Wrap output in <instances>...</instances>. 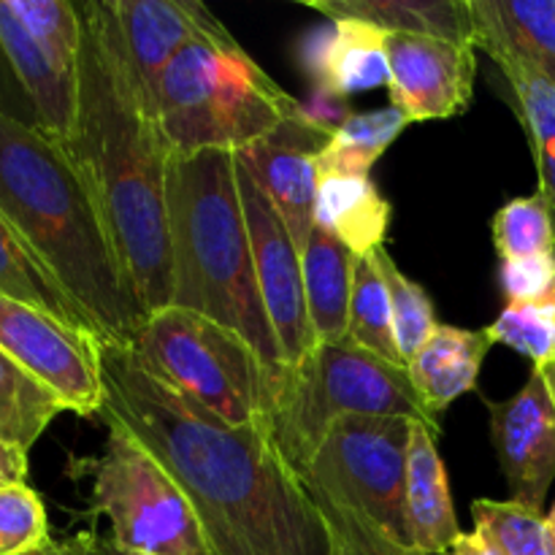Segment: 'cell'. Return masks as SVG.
<instances>
[{
	"label": "cell",
	"mask_w": 555,
	"mask_h": 555,
	"mask_svg": "<svg viewBox=\"0 0 555 555\" xmlns=\"http://www.w3.org/2000/svg\"><path fill=\"white\" fill-rule=\"evenodd\" d=\"M103 412L122 423L193 504L211 555H334L318 502L269 421L228 426L155 377L133 347L101 345Z\"/></svg>",
	"instance_id": "1"
},
{
	"label": "cell",
	"mask_w": 555,
	"mask_h": 555,
	"mask_svg": "<svg viewBox=\"0 0 555 555\" xmlns=\"http://www.w3.org/2000/svg\"><path fill=\"white\" fill-rule=\"evenodd\" d=\"M81 11L79 103L60 144L79 168L144 314L171 307L166 171L171 150L141 95L108 0Z\"/></svg>",
	"instance_id": "2"
},
{
	"label": "cell",
	"mask_w": 555,
	"mask_h": 555,
	"mask_svg": "<svg viewBox=\"0 0 555 555\" xmlns=\"http://www.w3.org/2000/svg\"><path fill=\"white\" fill-rule=\"evenodd\" d=\"M0 215L101 345H133L146 314L90 188L57 139L0 108Z\"/></svg>",
	"instance_id": "3"
},
{
	"label": "cell",
	"mask_w": 555,
	"mask_h": 555,
	"mask_svg": "<svg viewBox=\"0 0 555 555\" xmlns=\"http://www.w3.org/2000/svg\"><path fill=\"white\" fill-rule=\"evenodd\" d=\"M166 217L171 307L236 331L269 372L285 366L255 280L236 155L220 150L171 155Z\"/></svg>",
	"instance_id": "4"
},
{
	"label": "cell",
	"mask_w": 555,
	"mask_h": 555,
	"mask_svg": "<svg viewBox=\"0 0 555 555\" xmlns=\"http://www.w3.org/2000/svg\"><path fill=\"white\" fill-rule=\"evenodd\" d=\"M301 108L231 33L182 49L157 87V122L171 155H236Z\"/></svg>",
	"instance_id": "5"
},
{
	"label": "cell",
	"mask_w": 555,
	"mask_h": 555,
	"mask_svg": "<svg viewBox=\"0 0 555 555\" xmlns=\"http://www.w3.org/2000/svg\"><path fill=\"white\" fill-rule=\"evenodd\" d=\"M345 415H404L442 431L406 366L372 356L347 336L318 341L298 363L271 372V439L296 472L307 469L331 423Z\"/></svg>",
	"instance_id": "6"
},
{
	"label": "cell",
	"mask_w": 555,
	"mask_h": 555,
	"mask_svg": "<svg viewBox=\"0 0 555 555\" xmlns=\"http://www.w3.org/2000/svg\"><path fill=\"white\" fill-rule=\"evenodd\" d=\"M130 347L160 383L217 421H269L271 372L236 331L190 309L166 307L146 318Z\"/></svg>",
	"instance_id": "7"
},
{
	"label": "cell",
	"mask_w": 555,
	"mask_h": 555,
	"mask_svg": "<svg viewBox=\"0 0 555 555\" xmlns=\"http://www.w3.org/2000/svg\"><path fill=\"white\" fill-rule=\"evenodd\" d=\"M108 426L92 466V507L112 526V540L139 555H211L193 504L166 466L122 426Z\"/></svg>",
	"instance_id": "8"
},
{
	"label": "cell",
	"mask_w": 555,
	"mask_h": 555,
	"mask_svg": "<svg viewBox=\"0 0 555 555\" xmlns=\"http://www.w3.org/2000/svg\"><path fill=\"white\" fill-rule=\"evenodd\" d=\"M415 423L404 415L339 417L298 477L410 545L404 491Z\"/></svg>",
	"instance_id": "9"
},
{
	"label": "cell",
	"mask_w": 555,
	"mask_h": 555,
	"mask_svg": "<svg viewBox=\"0 0 555 555\" xmlns=\"http://www.w3.org/2000/svg\"><path fill=\"white\" fill-rule=\"evenodd\" d=\"M81 11L68 0H0V49L36 112V128L65 141L79 103Z\"/></svg>",
	"instance_id": "10"
},
{
	"label": "cell",
	"mask_w": 555,
	"mask_h": 555,
	"mask_svg": "<svg viewBox=\"0 0 555 555\" xmlns=\"http://www.w3.org/2000/svg\"><path fill=\"white\" fill-rule=\"evenodd\" d=\"M0 350L81 417L103 412L101 341L54 314L0 293Z\"/></svg>",
	"instance_id": "11"
},
{
	"label": "cell",
	"mask_w": 555,
	"mask_h": 555,
	"mask_svg": "<svg viewBox=\"0 0 555 555\" xmlns=\"http://www.w3.org/2000/svg\"><path fill=\"white\" fill-rule=\"evenodd\" d=\"M236 182L244 204V220H247L260 301L280 345L282 363L293 366L318 345L309 320L307 291H304L301 247L291 236L285 220L263 188L238 166V160Z\"/></svg>",
	"instance_id": "12"
},
{
	"label": "cell",
	"mask_w": 555,
	"mask_h": 555,
	"mask_svg": "<svg viewBox=\"0 0 555 555\" xmlns=\"http://www.w3.org/2000/svg\"><path fill=\"white\" fill-rule=\"evenodd\" d=\"M390 106L406 122L459 117L475 95L477 47L434 36H388Z\"/></svg>",
	"instance_id": "13"
},
{
	"label": "cell",
	"mask_w": 555,
	"mask_h": 555,
	"mask_svg": "<svg viewBox=\"0 0 555 555\" xmlns=\"http://www.w3.org/2000/svg\"><path fill=\"white\" fill-rule=\"evenodd\" d=\"M331 135V125L301 108L269 135L236 152L238 166L263 188L301 249L314 228L318 157L328 146Z\"/></svg>",
	"instance_id": "14"
},
{
	"label": "cell",
	"mask_w": 555,
	"mask_h": 555,
	"mask_svg": "<svg viewBox=\"0 0 555 555\" xmlns=\"http://www.w3.org/2000/svg\"><path fill=\"white\" fill-rule=\"evenodd\" d=\"M491 442L513 502L542 509L555 480V396L551 377L531 369L507 401H488Z\"/></svg>",
	"instance_id": "15"
},
{
	"label": "cell",
	"mask_w": 555,
	"mask_h": 555,
	"mask_svg": "<svg viewBox=\"0 0 555 555\" xmlns=\"http://www.w3.org/2000/svg\"><path fill=\"white\" fill-rule=\"evenodd\" d=\"M130 74L157 114V87L193 41L225 36V25L198 0H108Z\"/></svg>",
	"instance_id": "16"
},
{
	"label": "cell",
	"mask_w": 555,
	"mask_h": 555,
	"mask_svg": "<svg viewBox=\"0 0 555 555\" xmlns=\"http://www.w3.org/2000/svg\"><path fill=\"white\" fill-rule=\"evenodd\" d=\"M309 76L323 95L350 98L390 85L388 33L358 20L331 22L304 54Z\"/></svg>",
	"instance_id": "17"
},
{
	"label": "cell",
	"mask_w": 555,
	"mask_h": 555,
	"mask_svg": "<svg viewBox=\"0 0 555 555\" xmlns=\"http://www.w3.org/2000/svg\"><path fill=\"white\" fill-rule=\"evenodd\" d=\"M439 434L426 423H415L406 459L404 513L410 545L426 553H444L464 531L453 507L448 472L437 450Z\"/></svg>",
	"instance_id": "18"
},
{
	"label": "cell",
	"mask_w": 555,
	"mask_h": 555,
	"mask_svg": "<svg viewBox=\"0 0 555 555\" xmlns=\"http://www.w3.org/2000/svg\"><path fill=\"white\" fill-rule=\"evenodd\" d=\"M493 345L496 341L488 325L480 331H466L439 323L431 339L417 350L406 372L434 421L439 423L453 401L477 388L482 361Z\"/></svg>",
	"instance_id": "19"
},
{
	"label": "cell",
	"mask_w": 555,
	"mask_h": 555,
	"mask_svg": "<svg viewBox=\"0 0 555 555\" xmlns=\"http://www.w3.org/2000/svg\"><path fill=\"white\" fill-rule=\"evenodd\" d=\"M475 47L555 79V0H469Z\"/></svg>",
	"instance_id": "20"
},
{
	"label": "cell",
	"mask_w": 555,
	"mask_h": 555,
	"mask_svg": "<svg viewBox=\"0 0 555 555\" xmlns=\"http://www.w3.org/2000/svg\"><path fill=\"white\" fill-rule=\"evenodd\" d=\"M325 20H358L388 36H434L475 43L469 0H309Z\"/></svg>",
	"instance_id": "21"
},
{
	"label": "cell",
	"mask_w": 555,
	"mask_h": 555,
	"mask_svg": "<svg viewBox=\"0 0 555 555\" xmlns=\"http://www.w3.org/2000/svg\"><path fill=\"white\" fill-rule=\"evenodd\" d=\"M393 206L369 177L318 173L314 225L334 233L356 258L385 247Z\"/></svg>",
	"instance_id": "22"
},
{
	"label": "cell",
	"mask_w": 555,
	"mask_h": 555,
	"mask_svg": "<svg viewBox=\"0 0 555 555\" xmlns=\"http://www.w3.org/2000/svg\"><path fill=\"white\" fill-rule=\"evenodd\" d=\"M307 309L318 341H339L347 336L356 255L331 231L314 225L301 249Z\"/></svg>",
	"instance_id": "23"
},
{
	"label": "cell",
	"mask_w": 555,
	"mask_h": 555,
	"mask_svg": "<svg viewBox=\"0 0 555 555\" xmlns=\"http://www.w3.org/2000/svg\"><path fill=\"white\" fill-rule=\"evenodd\" d=\"M60 412L63 401L0 350V439L30 453Z\"/></svg>",
	"instance_id": "24"
},
{
	"label": "cell",
	"mask_w": 555,
	"mask_h": 555,
	"mask_svg": "<svg viewBox=\"0 0 555 555\" xmlns=\"http://www.w3.org/2000/svg\"><path fill=\"white\" fill-rule=\"evenodd\" d=\"M404 114L390 108L369 114H350L336 125L328 146L318 157V173H345V177H369L374 163L388 152L406 128Z\"/></svg>",
	"instance_id": "25"
},
{
	"label": "cell",
	"mask_w": 555,
	"mask_h": 555,
	"mask_svg": "<svg viewBox=\"0 0 555 555\" xmlns=\"http://www.w3.org/2000/svg\"><path fill=\"white\" fill-rule=\"evenodd\" d=\"M0 293L16 298V301L33 304V307L63 320V323L90 331L74 301L65 296V291L52 280V274L38 263L36 255L25 247V242L16 236V231L3 215H0Z\"/></svg>",
	"instance_id": "26"
},
{
	"label": "cell",
	"mask_w": 555,
	"mask_h": 555,
	"mask_svg": "<svg viewBox=\"0 0 555 555\" xmlns=\"http://www.w3.org/2000/svg\"><path fill=\"white\" fill-rule=\"evenodd\" d=\"M347 339H352L358 347L383 358V361L404 366L399 341H396L393 307H390L388 285H385V276L379 271L377 255L374 253L356 258Z\"/></svg>",
	"instance_id": "27"
},
{
	"label": "cell",
	"mask_w": 555,
	"mask_h": 555,
	"mask_svg": "<svg viewBox=\"0 0 555 555\" xmlns=\"http://www.w3.org/2000/svg\"><path fill=\"white\" fill-rule=\"evenodd\" d=\"M475 531L496 555H555L551 518L526 504L477 499L472 504Z\"/></svg>",
	"instance_id": "28"
},
{
	"label": "cell",
	"mask_w": 555,
	"mask_h": 555,
	"mask_svg": "<svg viewBox=\"0 0 555 555\" xmlns=\"http://www.w3.org/2000/svg\"><path fill=\"white\" fill-rule=\"evenodd\" d=\"M499 74L513 92L515 112L529 135L534 163H555V79L520 63V60H493Z\"/></svg>",
	"instance_id": "29"
},
{
	"label": "cell",
	"mask_w": 555,
	"mask_h": 555,
	"mask_svg": "<svg viewBox=\"0 0 555 555\" xmlns=\"http://www.w3.org/2000/svg\"><path fill=\"white\" fill-rule=\"evenodd\" d=\"M493 249L502 263L553 258L555 217L540 193L504 204L491 220Z\"/></svg>",
	"instance_id": "30"
},
{
	"label": "cell",
	"mask_w": 555,
	"mask_h": 555,
	"mask_svg": "<svg viewBox=\"0 0 555 555\" xmlns=\"http://www.w3.org/2000/svg\"><path fill=\"white\" fill-rule=\"evenodd\" d=\"M374 255H377V263L385 276V285H388L399 352L401 358H404V366H410V361L417 356V350H421V347L431 339L434 331L439 328L437 309H434L428 293L423 291L417 282H412L410 276L396 266L393 255L388 253V247L374 249Z\"/></svg>",
	"instance_id": "31"
},
{
	"label": "cell",
	"mask_w": 555,
	"mask_h": 555,
	"mask_svg": "<svg viewBox=\"0 0 555 555\" xmlns=\"http://www.w3.org/2000/svg\"><path fill=\"white\" fill-rule=\"evenodd\" d=\"M488 328L493 341L513 347L534 369L555 366V291L531 301H509Z\"/></svg>",
	"instance_id": "32"
},
{
	"label": "cell",
	"mask_w": 555,
	"mask_h": 555,
	"mask_svg": "<svg viewBox=\"0 0 555 555\" xmlns=\"http://www.w3.org/2000/svg\"><path fill=\"white\" fill-rule=\"evenodd\" d=\"M309 493L318 502L323 518L328 520V529L334 534V555H442L417 551V547L393 540L388 531L372 524L363 513L341 502H334V499L314 491V488H309Z\"/></svg>",
	"instance_id": "33"
},
{
	"label": "cell",
	"mask_w": 555,
	"mask_h": 555,
	"mask_svg": "<svg viewBox=\"0 0 555 555\" xmlns=\"http://www.w3.org/2000/svg\"><path fill=\"white\" fill-rule=\"evenodd\" d=\"M52 540L43 499L30 486L0 488V555H25Z\"/></svg>",
	"instance_id": "34"
},
{
	"label": "cell",
	"mask_w": 555,
	"mask_h": 555,
	"mask_svg": "<svg viewBox=\"0 0 555 555\" xmlns=\"http://www.w3.org/2000/svg\"><path fill=\"white\" fill-rule=\"evenodd\" d=\"M502 287L509 301H531L555 291V255L553 258L518 260L502 263Z\"/></svg>",
	"instance_id": "35"
},
{
	"label": "cell",
	"mask_w": 555,
	"mask_h": 555,
	"mask_svg": "<svg viewBox=\"0 0 555 555\" xmlns=\"http://www.w3.org/2000/svg\"><path fill=\"white\" fill-rule=\"evenodd\" d=\"M27 469H30V464H27V450L0 439V488L25 486Z\"/></svg>",
	"instance_id": "36"
},
{
	"label": "cell",
	"mask_w": 555,
	"mask_h": 555,
	"mask_svg": "<svg viewBox=\"0 0 555 555\" xmlns=\"http://www.w3.org/2000/svg\"><path fill=\"white\" fill-rule=\"evenodd\" d=\"M25 555H95V534L81 531V534L65 537V540H49L47 545Z\"/></svg>",
	"instance_id": "37"
},
{
	"label": "cell",
	"mask_w": 555,
	"mask_h": 555,
	"mask_svg": "<svg viewBox=\"0 0 555 555\" xmlns=\"http://www.w3.org/2000/svg\"><path fill=\"white\" fill-rule=\"evenodd\" d=\"M442 555H496V553L486 545V540H482L477 531H472V534H461Z\"/></svg>",
	"instance_id": "38"
},
{
	"label": "cell",
	"mask_w": 555,
	"mask_h": 555,
	"mask_svg": "<svg viewBox=\"0 0 555 555\" xmlns=\"http://www.w3.org/2000/svg\"><path fill=\"white\" fill-rule=\"evenodd\" d=\"M537 177H540V190L537 193L547 201L555 217V163H534Z\"/></svg>",
	"instance_id": "39"
},
{
	"label": "cell",
	"mask_w": 555,
	"mask_h": 555,
	"mask_svg": "<svg viewBox=\"0 0 555 555\" xmlns=\"http://www.w3.org/2000/svg\"><path fill=\"white\" fill-rule=\"evenodd\" d=\"M95 555H139V553L122 551L119 545H114L112 537H98L95 534Z\"/></svg>",
	"instance_id": "40"
},
{
	"label": "cell",
	"mask_w": 555,
	"mask_h": 555,
	"mask_svg": "<svg viewBox=\"0 0 555 555\" xmlns=\"http://www.w3.org/2000/svg\"><path fill=\"white\" fill-rule=\"evenodd\" d=\"M542 372H545L547 377H551V385H553V396H555V366H553V369H542Z\"/></svg>",
	"instance_id": "41"
},
{
	"label": "cell",
	"mask_w": 555,
	"mask_h": 555,
	"mask_svg": "<svg viewBox=\"0 0 555 555\" xmlns=\"http://www.w3.org/2000/svg\"><path fill=\"white\" fill-rule=\"evenodd\" d=\"M547 518H551V529H553V540H555V504H553V509H551V515H547Z\"/></svg>",
	"instance_id": "42"
}]
</instances>
